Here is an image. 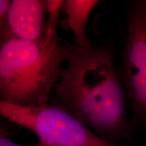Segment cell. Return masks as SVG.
Instances as JSON below:
<instances>
[{
    "label": "cell",
    "instance_id": "9",
    "mask_svg": "<svg viewBox=\"0 0 146 146\" xmlns=\"http://www.w3.org/2000/svg\"><path fill=\"white\" fill-rule=\"evenodd\" d=\"M11 2L12 1H10V0L0 1V31L3 30L6 27Z\"/></svg>",
    "mask_w": 146,
    "mask_h": 146
},
{
    "label": "cell",
    "instance_id": "2",
    "mask_svg": "<svg viewBox=\"0 0 146 146\" xmlns=\"http://www.w3.org/2000/svg\"><path fill=\"white\" fill-rule=\"evenodd\" d=\"M69 45L58 34L41 41L12 39L1 45V101L26 107L49 105L61 66L68 60Z\"/></svg>",
    "mask_w": 146,
    "mask_h": 146
},
{
    "label": "cell",
    "instance_id": "7",
    "mask_svg": "<svg viewBox=\"0 0 146 146\" xmlns=\"http://www.w3.org/2000/svg\"><path fill=\"white\" fill-rule=\"evenodd\" d=\"M47 14V36L57 34V28L60 23V12L62 9L64 1L62 0H46Z\"/></svg>",
    "mask_w": 146,
    "mask_h": 146
},
{
    "label": "cell",
    "instance_id": "6",
    "mask_svg": "<svg viewBox=\"0 0 146 146\" xmlns=\"http://www.w3.org/2000/svg\"><path fill=\"white\" fill-rule=\"evenodd\" d=\"M100 3L98 0H66L62 10L66 18L60 22L61 28L71 31L75 37L76 46L81 49L91 47L90 40L86 33L87 21L91 12Z\"/></svg>",
    "mask_w": 146,
    "mask_h": 146
},
{
    "label": "cell",
    "instance_id": "8",
    "mask_svg": "<svg viewBox=\"0 0 146 146\" xmlns=\"http://www.w3.org/2000/svg\"><path fill=\"white\" fill-rule=\"evenodd\" d=\"M0 146H50L42 143L41 141L38 142L34 145H22L12 141L10 137V134L8 131L3 127H1V133H0Z\"/></svg>",
    "mask_w": 146,
    "mask_h": 146
},
{
    "label": "cell",
    "instance_id": "4",
    "mask_svg": "<svg viewBox=\"0 0 146 146\" xmlns=\"http://www.w3.org/2000/svg\"><path fill=\"white\" fill-rule=\"evenodd\" d=\"M119 75L131 109L133 131L146 126V0L129 4Z\"/></svg>",
    "mask_w": 146,
    "mask_h": 146
},
{
    "label": "cell",
    "instance_id": "3",
    "mask_svg": "<svg viewBox=\"0 0 146 146\" xmlns=\"http://www.w3.org/2000/svg\"><path fill=\"white\" fill-rule=\"evenodd\" d=\"M0 113L8 122L31 131L50 146H122L102 140L62 104L26 107L0 101Z\"/></svg>",
    "mask_w": 146,
    "mask_h": 146
},
{
    "label": "cell",
    "instance_id": "1",
    "mask_svg": "<svg viewBox=\"0 0 146 146\" xmlns=\"http://www.w3.org/2000/svg\"><path fill=\"white\" fill-rule=\"evenodd\" d=\"M66 62L54 86L62 104L104 141H131L134 131L112 47L104 43L81 49L70 44Z\"/></svg>",
    "mask_w": 146,
    "mask_h": 146
},
{
    "label": "cell",
    "instance_id": "5",
    "mask_svg": "<svg viewBox=\"0 0 146 146\" xmlns=\"http://www.w3.org/2000/svg\"><path fill=\"white\" fill-rule=\"evenodd\" d=\"M46 1L14 0L11 2L8 23L0 31V45L12 39L41 41L47 38Z\"/></svg>",
    "mask_w": 146,
    "mask_h": 146
}]
</instances>
